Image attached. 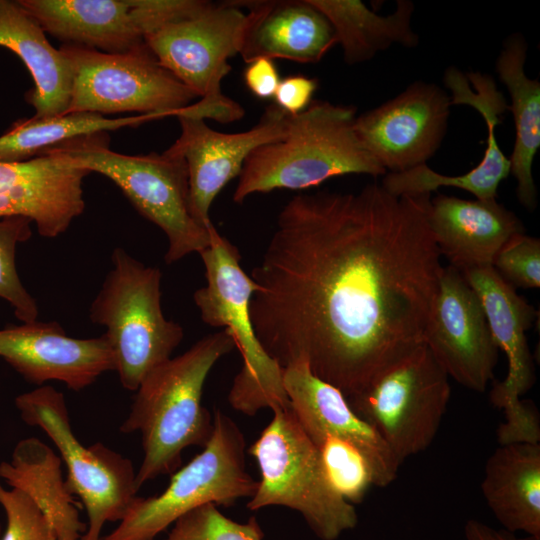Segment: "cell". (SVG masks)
<instances>
[{
    "instance_id": "19",
    "label": "cell",
    "mask_w": 540,
    "mask_h": 540,
    "mask_svg": "<svg viewBox=\"0 0 540 540\" xmlns=\"http://www.w3.org/2000/svg\"><path fill=\"white\" fill-rule=\"evenodd\" d=\"M88 174L57 147L30 160L0 162V219L24 217L42 237L59 236L84 211Z\"/></svg>"
},
{
    "instance_id": "28",
    "label": "cell",
    "mask_w": 540,
    "mask_h": 540,
    "mask_svg": "<svg viewBox=\"0 0 540 540\" xmlns=\"http://www.w3.org/2000/svg\"><path fill=\"white\" fill-rule=\"evenodd\" d=\"M155 115L107 118L92 112H71L50 118H24L0 136V162H21L74 138L136 127Z\"/></svg>"
},
{
    "instance_id": "22",
    "label": "cell",
    "mask_w": 540,
    "mask_h": 540,
    "mask_svg": "<svg viewBox=\"0 0 540 540\" xmlns=\"http://www.w3.org/2000/svg\"><path fill=\"white\" fill-rule=\"evenodd\" d=\"M427 221L441 255L460 272L492 266L502 245L524 232L519 218L497 200L430 199Z\"/></svg>"
},
{
    "instance_id": "3",
    "label": "cell",
    "mask_w": 540,
    "mask_h": 540,
    "mask_svg": "<svg viewBox=\"0 0 540 540\" xmlns=\"http://www.w3.org/2000/svg\"><path fill=\"white\" fill-rule=\"evenodd\" d=\"M355 119L354 106L328 101L289 115L284 135L247 157L233 201L242 204L252 194L277 189L304 190L341 175L386 174L357 136Z\"/></svg>"
},
{
    "instance_id": "7",
    "label": "cell",
    "mask_w": 540,
    "mask_h": 540,
    "mask_svg": "<svg viewBox=\"0 0 540 540\" xmlns=\"http://www.w3.org/2000/svg\"><path fill=\"white\" fill-rule=\"evenodd\" d=\"M210 238V245L199 253L206 283L195 291L194 302L203 322L225 329L241 353L243 366L233 380L229 403L249 416L265 408H286L283 368L262 347L250 316L257 285L241 267L238 249L214 225Z\"/></svg>"
},
{
    "instance_id": "1",
    "label": "cell",
    "mask_w": 540,
    "mask_h": 540,
    "mask_svg": "<svg viewBox=\"0 0 540 540\" xmlns=\"http://www.w3.org/2000/svg\"><path fill=\"white\" fill-rule=\"evenodd\" d=\"M430 194L301 193L250 277V316L281 368L305 363L349 398L424 344L443 270Z\"/></svg>"
},
{
    "instance_id": "8",
    "label": "cell",
    "mask_w": 540,
    "mask_h": 540,
    "mask_svg": "<svg viewBox=\"0 0 540 540\" xmlns=\"http://www.w3.org/2000/svg\"><path fill=\"white\" fill-rule=\"evenodd\" d=\"M245 17L232 1H208L147 35L145 44L160 65L199 98L176 117L228 124L244 116V108L224 95L221 85L231 71L229 58L239 53Z\"/></svg>"
},
{
    "instance_id": "29",
    "label": "cell",
    "mask_w": 540,
    "mask_h": 540,
    "mask_svg": "<svg viewBox=\"0 0 540 540\" xmlns=\"http://www.w3.org/2000/svg\"><path fill=\"white\" fill-rule=\"evenodd\" d=\"M31 223L19 216L0 219V298L10 304L21 322L35 321L39 313L37 302L21 282L15 263L17 245L32 235Z\"/></svg>"
},
{
    "instance_id": "14",
    "label": "cell",
    "mask_w": 540,
    "mask_h": 540,
    "mask_svg": "<svg viewBox=\"0 0 540 540\" xmlns=\"http://www.w3.org/2000/svg\"><path fill=\"white\" fill-rule=\"evenodd\" d=\"M45 33L105 53L145 46L147 35L201 9L205 0H18Z\"/></svg>"
},
{
    "instance_id": "37",
    "label": "cell",
    "mask_w": 540,
    "mask_h": 540,
    "mask_svg": "<svg viewBox=\"0 0 540 540\" xmlns=\"http://www.w3.org/2000/svg\"><path fill=\"white\" fill-rule=\"evenodd\" d=\"M0 540H1V526H0Z\"/></svg>"
},
{
    "instance_id": "12",
    "label": "cell",
    "mask_w": 540,
    "mask_h": 540,
    "mask_svg": "<svg viewBox=\"0 0 540 540\" xmlns=\"http://www.w3.org/2000/svg\"><path fill=\"white\" fill-rule=\"evenodd\" d=\"M73 81L66 113L139 112L177 116L197 96L157 61L145 45L126 53L62 44Z\"/></svg>"
},
{
    "instance_id": "9",
    "label": "cell",
    "mask_w": 540,
    "mask_h": 540,
    "mask_svg": "<svg viewBox=\"0 0 540 540\" xmlns=\"http://www.w3.org/2000/svg\"><path fill=\"white\" fill-rule=\"evenodd\" d=\"M246 443L239 426L217 410L208 442L172 473L157 495L136 496L117 527L101 540H155L178 518L205 504L230 506L250 498L257 487L245 464Z\"/></svg>"
},
{
    "instance_id": "13",
    "label": "cell",
    "mask_w": 540,
    "mask_h": 540,
    "mask_svg": "<svg viewBox=\"0 0 540 540\" xmlns=\"http://www.w3.org/2000/svg\"><path fill=\"white\" fill-rule=\"evenodd\" d=\"M461 273L479 297L494 342L508 361L506 377L495 383L490 392L491 402L505 416V422L497 430L498 442L540 443L536 407L520 399L535 382L526 331L537 312L492 266Z\"/></svg>"
},
{
    "instance_id": "26",
    "label": "cell",
    "mask_w": 540,
    "mask_h": 540,
    "mask_svg": "<svg viewBox=\"0 0 540 540\" xmlns=\"http://www.w3.org/2000/svg\"><path fill=\"white\" fill-rule=\"evenodd\" d=\"M527 43L521 35L510 36L496 61V71L507 87L516 138L510 161V173L517 181V197L527 209L537 204L532 164L540 148V83L526 76L524 65Z\"/></svg>"
},
{
    "instance_id": "6",
    "label": "cell",
    "mask_w": 540,
    "mask_h": 540,
    "mask_svg": "<svg viewBox=\"0 0 540 540\" xmlns=\"http://www.w3.org/2000/svg\"><path fill=\"white\" fill-rule=\"evenodd\" d=\"M111 261L89 317L106 329L103 335L114 353L122 387L136 391L152 369L171 358L184 330L163 314L159 268L145 265L120 247L114 249Z\"/></svg>"
},
{
    "instance_id": "16",
    "label": "cell",
    "mask_w": 540,
    "mask_h": 540,
    "mask_svg": "<svg viewBox=\"0 0 540 540\" xmlns=\"http://www.w3.org/2000/svg\"><path fill=\"white\" fill-rule=\"evenodd\" d=\"M450 96L433 83L415 82L395 98L355 119V131L386 170L402 172L431 158L448 127Z\"/></svg>"
},
{
    "instance_id": "33",
    "label": "cell",
    "mask_w": 540,
    "mask_h": 540,
    "mask_svg": "<svg viewBox=\"0 0 540 540\" xmlns=\"http://www.w3.org/2000/svg\"><path fill=\"white\" fill-rule=\"evenodd\" d=\"M0 505L7 519L1 540H56L48 519L22 491L0 483Z\"/></svg>"
},
{
    "instance_id": "30",
    "label": "cell",
    "mask_w": 540,
    "mask_h": 540,
    "mask_svg": "<svg viewBox=\"0 0 540 540\" xmlns=\"http://www.w3.org/2000/svg\"><path fill=\"white\" fill-rule=\"evenodd\" d=\"M317 448L335 491L351 504L361 503L374 485L373 472L364 455L349 442L332 436L325 437Z\"/></svg>"
},
{
    "instance_id": "4",
    "label": "cell",
    "mask_w": 540,
    "mask_h": 540,
    "mask_svg": "<svg viewBox=\"0 0 540 540\" xmlns=\"http://www.w3.org/2000/svg\"><path fill=\"white\" fill-rule=\"evenodd\" d=\"M55 147L76 166L112 180L136 210L164 232L167 264L210 245L213 224L206 227L192 214L188 170L182 157L167 150L161 154H121L109 148L107 132L77 137Z\"/></svg>"
},
{
    "instance_id": "10",
    "label": "cell",
    "mask_w": 540,
    "mask_h": 540,
    "mask_svg": "<svg viewBox=\"0 0 540 540\" xmlns=\"http://www.w3.org/2000/svg\"><path fill=\"white\" fill-rule=\"evenodd\" d=\"M21 419L40 428L67 467L65 486L85 507L88 525L80 540H101L107 522H119L137 496L132 462L97 442L84 446L74 435L62 392L42 385L15 398Z\"/></svg>"
},
{
    "instance_id": "2",
    "label": "cell",
    "mask_w": 540,
    "mask_h": 540,
    "mask_svg": "<svg viewBox=\"0 0 540 540\" xmlns=\"http://www.w3.org/2000/svg\"><path fill=\"white\" fill-rule=\"evenodd\" d=\"M235 348L222 329L198 340L181 355L152 369L141 381L120 427L122 433L139 432L143 460L136 471V488L180 466L183 451L204 447L213 417L202 404L206 379L215 364Z\"/></svg>"
},
{
    "instance_id": "36",
    "label": "cell",
    "mask_w": 540,
    "mask_h": 540,
    "mask_svg": "<svg viewBox=\"0 0 540 540\" xmlns=\"http://www.w3.org/2000/svg\"><path fill=\"white\" fill-rule=\"evenodd\" d=\"M464 535L466 540H540V537L523 536L518 537L515 533L504 529H494L476 519H469L464 526Z\"/></svg>"
},
{
    "instance_id": "34",
    "label": "cell",
    "mask_w": 540,
    "mask_h": 540,
    "mask_svg": "<svg viewBox=\"0 0 540 540\" xmlns=\"http://www.w3.org/2000/svg\"><path fill=\"white\" fill-rule=\"evenodd\" d=\"M318 81L305 75H290L280 80L274 95L275 105L288 115L303 112L312 103Z\"/></svg>"
},
{
    "instance_id": "11",
    "label": "cell",
    "mask_w": 540,
    "mask_h": 540,
    "mask_svg": "<svg viewBox=\"0 0 540 540\" xmlns=\"http://www.w3.org/2000/svg\"><path fill=\"white\" fill-rule=\"evenodd\" d=\"M450 394L449 376L424 343L347 400L402 464L431 445Z\"/></svg>"
},
{
    "instance_id": "35",
    "label": "cell",
    "mask_w": 540,
    "mask_h": 540,
    "mask_svg": "<svg viewBox=\"0 0 540 540\" xmlns=\"http://www.w3.org/2000/svg\"><path fill=\"white\" fill-rule=\"evenodd\" d=\"M244 82L257 98H273L280 83L279 73L273 60L260 58L249 63L244 71Z\"/></svg>"
},
{
    "instance_id": "23",
    "label": "cell",
    "mask_w": 540,
    "mask_h": 540,
    "mask_svg": "<svg viewBox=\"0 0 540 540\" xmlns=\"http://www.w3.org/2000/svg\"><path fill=\"white\" fill-rule=\"evenodd\" d=\"M0 47L14 52L34 81L26 101L35 118H50L68 110L73 71L65 54L52 46L39 22L19 3L0 0Z\"/></svg>"
},
{
    "instance_id": "25",
    "label": "cell",
    "mask_w": 540,
    "mask_h": 540,
    "mask_svg": "<svg viewBox=\"0 0 540 540\" xmlns=\"http://www.w3.org/2000/svg\"><path fill=\"white\" fill-rule=\"evenodd\" d=\"M62 460L35 437L24 438L9 460L0 463V478L25 493L48 519L56 540H80L86 525L65 486Z\"/></svg>"
},
{
    "instance_id": "5",
    "label": "cell",
    "mask_w": 540,
    "mask_h": 540,
    "mask_svg": "<svg viewBox=\"0 0 540 540\" xmlns=\"http://www.w3.org/2000/svg\"><path fill=\"white\" fill-rule=\"evenodd\" d=\"M273 417L250 446L260 479L247 508L282 506L298 512L321 540H336L356 527L353 504L330 484L320 452L290 408L272 410Z\"/></svg>"
},
{
    "instance_id": "18",
    "label": "cell",
    "mask_w": 540,
    "mask_h": 540,
    "mask_svg": "<svg viewBox=\"0 0 540 540\" xmlns=\"http://www.w3.org/2000/svg\"><path fill=\"white\" fill-rule=\"evenodd\" d=\"M0 357L27 382L59 381L73 391L115 371V357L104 335L79 339L57 322H22L0 329Z\"/></svg>"
},
{
    "instance_id": "20",
    "label": "cell",
    "mask_w": 540,
    "mask_h": 540,
    "mask_svg": "<svg viewBox=\"0 0 540 540\" xmlns=\"http://www.w3.org/2000/svg\"><path fill=\"white\" fill-rule=\"evenodd\" d=\"M282 382L291 410L316 447L327 436L349 442L367 459L375 486L395 480L401 463L338 388L315 376L305 363L283 368Z\"/></svg>"
},
{
    "instance_id": "21",
    "label": "cell",
    "mask_w": 540,
    "mask_h": 540,
    "mask_svg": "<svg viewBox=\"0 0 540 540\" xmlns=\"http://www.w3.org/2000/svg\"><path fill=\"white\" fill-rule=\"evenodd\" d=\"M232 2L247 9L239 50L247 64L260 58L317 63L337 44L332 24L310 0Z\"/></svg>"
},
{
    "instance_id": "31",
    "label": "cell",
    "mask_w": 540,
    "mask_h": 540,
    "mask_svg": "<svg viewBox=\"0 0 540 540\" xmlns=\"http://www.w3.org/2000/svg\"><path fill=\"white\" fill-rule=\"evenodd\" d=\"M263 531L251 518L239 523L222 514L209 503L178 518L163 540H262Z\"/></svg>"
},
{
    "instance_id": "27",
    "label": "cell",
    "mask_w": 540,
    "mask_h": 540,
    "mask_svg": "<svg viewBox=\"0 0 540 540\" xmlns=\"http://www.w3.org/2000/svg\"><path fill=\"white\" fill-rule=\"evenodd\" d=\"M332 24L344 61L354 65L369 61L394 44L418 45L411 19L414 4L398 0L396 10L386 16L370 10L359 0H310Z\"/></svg>"
},
{
    "instance_id": "15",
    "label": "cell",
    "mask_w": 540,
    "mask_h": 540,
    "mask_svg": "<svg viewBox=\"0 0 540 540\" xmlns=\"http://www.w3.org/2000/svg\"><path fill=\"white\" fill-rule=\"evenodd\" d=\"M424 343L449 377L476 392L486 390L499 349L479 297L450 265L443 267Z\"/></svg>"
},
{
    "instance_id": "24",
    "label": "cell",
    "mask_w": 540,
    "mask_h": 540,
    "mask_svg": "<svg viewBox=\"0 0 540 540\" xmlns=\"http://www.w3.org/2000/svg\"><path fill=\"white\" fill-rule=\"evenodd\" d=\"M481 490L502 529L540 537V443L500 444L486 461Z\"/></svg>"
},
{
    "instance_id": "17",
    "label": "cell",
    "mask_w": 540,
    "mask_h": 540,
    "mask_svg": "<svg viewBox=\"0 0 540 540\" xmlns=\"http://www.w3.org/2000/svg\"><path fill=\"white\" fill-rule=\"evenodd\" d=\"M288 116L275 104L269 105L252 128L238 133L216 131L202 119L177 117L181 133L167 151L186 163L191 211L199 223L213 224L209 210L219 192L240 175L255 148L284 135Z\"/></svg>"
},
{
    "instance_id": "32",
    "label": "cell",
    "mask_w": 540,
    "mask_h": 540,
    "mask_svg": "<svg viewBox=\"0 0 540 540\" xmlns=\"http://www.w3.org/2000/svg\"><path fill=\"white\" fill-rule=\"evenodd\" d=\"M492 267L514 288H539V239L524 232L514 234L499 249Z\"/></svg>"
}]
</instances>
